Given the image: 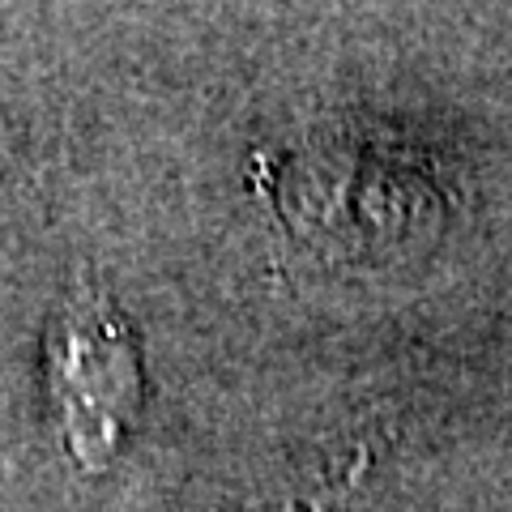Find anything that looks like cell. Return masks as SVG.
Returning a JSON list of instances; mask_svg holds the SVG:
<instances>
[{
  "mask_svg": "<svg viewBox=\"0 0 512 512\" xmlns=\"http://www.w3.org/2000/svg\"><path fill=\"white\" fill-rule=\"evenodd\" d=\"M47 410L77 470L99 474L120 457L146 406V367L128 316L99 282H82L43 333Z\"/></svg>",
  "mask_w": 512,
  "mask_h": 512,
  "instance_id": "obj_1",
  "label": "cell"
}]
</instances>
